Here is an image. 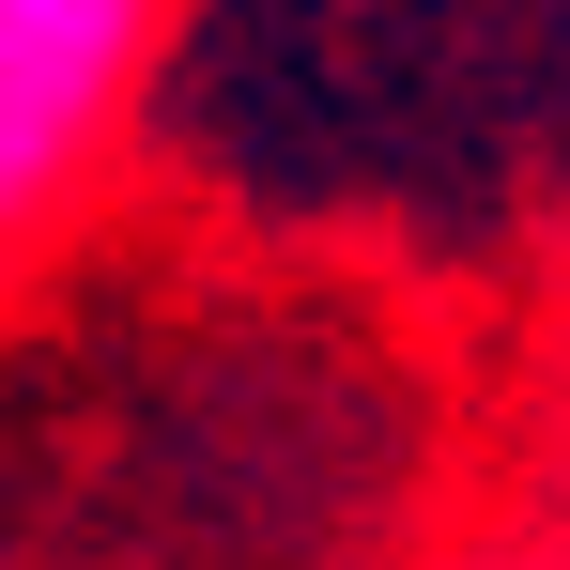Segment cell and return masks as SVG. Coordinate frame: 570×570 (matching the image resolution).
Masks as SVG:
<instances>
[{
  "instance_id": "6da1fadb",
  "label": "cell",
  "mask_w": 570,
  "mask_h": 570,
  "mask_svg": "<svg viewBox=\"0 0 570 570\" xmlns=\"http://www.w3.org/2000/svg\"><path fill=\"white\" fill-rule=\"evenodd\" d=\"M170 16L186 0H0V263L47 247L108 186V155L139 139Z\"/></svg>"
},
{
  "instance_id": "7a4b0ae2",
  "label": "cell",
  "mask_w": 570,
  "mask_h": 570,
  "mask_svg": "<svg viewBox=\"0 0 570 570\" xmlns=\"http://www.w3.org/2000/svg\"><path fill=\"white\" fill-rule=\"evenodd\" d=\"M463 570H570L556 540H509V556H463Z\"/></svg>"
},
{
  "instance_id": "3957f363",
  "label": "cell",
  "mask_w": 570,
  "mask_h": 570,
  "mask_svg": "<svg viewBox=\"0 0 570 570\" xmlns=\"http://www.w3.org/2000/svg\"><path fill=\"white\" fill-rule=\"evenodd\" d=\"M540 540H556V556H570V478H556V524H540Z\"/></svg>"
}]
</instances>
